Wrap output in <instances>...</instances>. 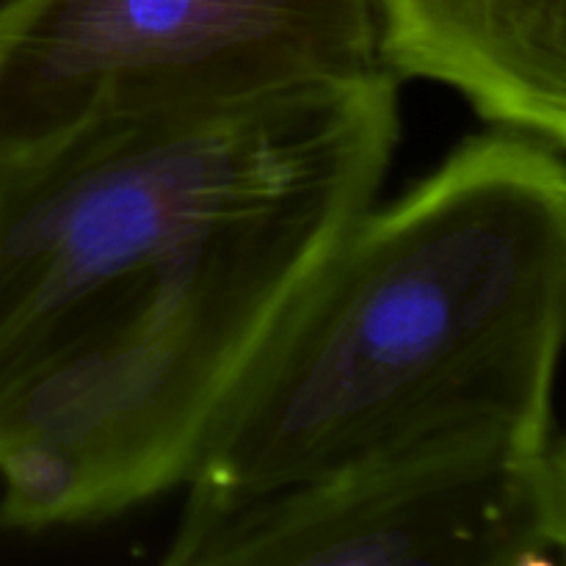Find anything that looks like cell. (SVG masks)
I'll use <instances>...</instances> for the list:
<instances>
[{"label": "cell", "instance_id": "obj_3", "mask_svg": "<svg viewBox=\"0 0 566 566\" xmlns=\"http://www.w3.org/2000/svg\"><path fill=\"white\" fill-rule=\"evenodd\" d=\"M392 160L238 219L171 269L147 313L0 415V525L42 534L186 486L216 420Z\"/></svg>", "mask_w": 566, "mask_h": 566}, {"label": "cell", "instance_id": "obj_1", "mask_svg": "<svg viewBox=\"0 0 566 566\" xmlns=\"http://www.w3.org/2000/svg\"><path fill=\"white\" fill-rule=\"evenodd\" d=\"M566 346V153L462 138L376 199L216 420L186 490L252 497L446 434L551 451Z\"/></svg>", "mask_w": 566, "mask_h": 566}, {"label": "cell", "instance_id": "obj_7", "mask_svg": "<svg viewBox=\"0 0 566 566\" xmlns=\"http://www.w3.org/2000/svg\"><path fill=\"white\" fill-rule=\"evenodd\" d=\"M551 528L556 553L566 562V429L551 448Z\"/></svg>", "mask_w": 566, "mask_h": 566}, {"label": "cell", "instance_id": "obj_5", "mask_svg": "<svg viewBox=\"0 0 566 566\" xmlns=\"http://www.w3.org/2000/svg\"><path fill=\"white\" fill-rule=\"evenodd\" d=\"M551 451L446 431L252 497L188 492L171 566L553 562Z\"/></svg>", "mask_w": 566, "mask_h": 566}, {"label": "cell", "instance_id": "obj_2", "mask_svg": "<svg viewBox=\"0 0 566 566\" xmlns=\"http://www.w3.org/2000/svg\"><path fill=\"white\" fill-rule=\"evenodd\" d=\"M390 72L94 125L0 166V415L149 310L171 269L238 219L392 160Z\"/></svg>", "mask_w": 566, "mask_h": 566}, {"label": "cell", "instance_id": "obj_6", "mask_svg": "<svg viewBox=\"0 0 566 566\" xmlns=\"http://www.w3.org/2000/svg\"><path fill=\"white\" fill-rule=\"evenodd\" d=\"M381 59L566 153V0H376Z\"/></svg>", "mask_w": 566, "mask_h": 566}, {"label": "cell", "instance_id": "obj_4", "mask_svg": "<svg viewBox=\"0 0 566 566\" xmlns=\"http://www.w3.org/2000/svg\"><path fill=\"white\" fill-rule=\"evenodd\" d=\"M381 72L376 0H6L0 166L103 122Z\"/></svg>", "mask_w": 566, "mask_h": 566}]
</instances>
